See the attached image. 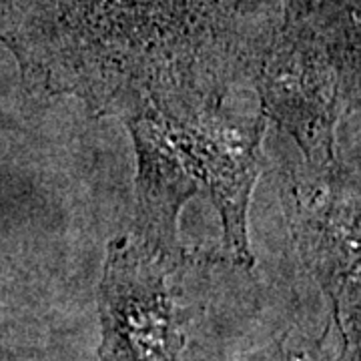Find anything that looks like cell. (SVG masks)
I'll return each mask as SVG.
<instances>
[{"mask_svg":"<svg viewBox=\"0 0 361 361\" xmlns=\"http://www.w3.org/2000/svg\"><path fill=\"white\" fill-rule=\"evenodd\" d=\"M193 261L167 257L129 237L109 243L99 287L101 360L183 361L189 311L177 279Z\"/></svg>","mask_w":361,"mask_h":361,"instance_id":"cell-5","label":"cell"},{"mask_svg":"<svg viewBox=\"0 0 361 361\" xmlns=\"http://www.w3.org/2000/svg\"><path fill=\"white\" fill-rule=\"evenodd\" d=\"M223 103L145 106L125 116L137 151L135 235L167 257L193 255L180 245L179 215L205 195L223 225L221 259L249 267L247 215L265 167V115Z\"/></svg>","mask_w":361,"mask_h":361,"instance_id":"cell-2","label":"cell"},{"mask_svg":"<svg viewBox=\"0 0 361 361\" xmlns=\"http://www.w3.org/2000/svg\"><path fill=\"white\" fill-rule=\"evenodd\" d=\"M285 0H0V40L39 92L92 115L223 103L251 82Z\"/></svg>","mask_w":361,"mask_h":361,"instance_id":"cell-1","label":"cell"},{"mask_svg":"<svg viewBox=\"0 0 361 361\" xmlns=\"http://www.w3.org/2000/svg\"><path fill=\"white\" fill-rule=\"evenodd\" d=\"M251 82L261 113L307 163L336 161V127L360 101V0H285L283 20Z\"/></svg>","mask_w":361,"mask_h":361,"instance_id":"cell-3","label":"cell"},{"mask_svg":"<svg viewBox=\"0 0 361 361\" xmlns=\"http://www.w3.org/2000/svg\"><path fill=\"white\" fill-rule=\"evenodd\" d=\"M297 251L331 301V323L360 361V175L336 161L291 171L283 187Z\"/></svg>","mask_w":361,"mask_h":361,"instance_id":"cell-4","label":"cell"},{"mask_svg":"<svg viewBox=\"0 0 361 361\" xmlns=\"http://www.w3.org/2000/svg\"><path fill=\"white\" fill-rule=\"evenodd\" d=\"M243 361H353L349 360L341 337L334 327L327 323L325 334L322 337H281L279 341L269 343L247 355Z\"/></svg>","mask_w":361,"mask_h":361,"instance_id":"cell-6","label":"cell"}]
</instances>
